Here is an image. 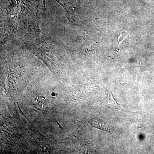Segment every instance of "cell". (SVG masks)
Returning a JSON list of instances; mask_svg holds the SVG:
<instances>
[{
  "label": "cell",
  "instance_id": "obj_1",
  "mask_svg": "<svg viewBox=\"0 0 154 154\" xmlns=\"http://www.w3.org/2000/svg\"><path fill=\"white\" fill-rule=\"evenodd\" d=\"M33 105L38 110H44L47 105V102L44 98L40 96H36L33 101Z\"/></svg>",
  "mask_w": 154,
  "mask_h": 154
}]
</instances>
